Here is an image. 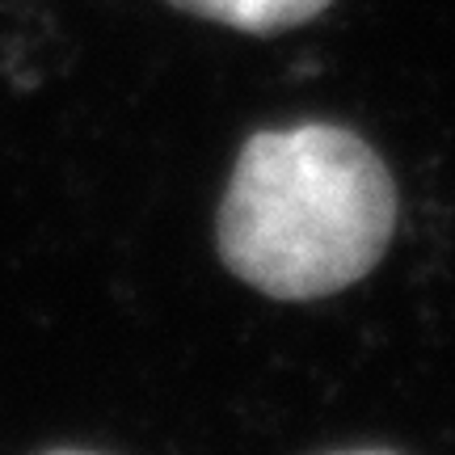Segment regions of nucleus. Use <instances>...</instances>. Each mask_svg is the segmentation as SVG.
Masks as SVG:
<instances>
[{"instance_id":"obj_4","label":"nucleus","mask_w":455,"mask_h":455,"mask_svg":"<svg viewBox=\"0 0 455 455\" xmlns=\"http://www.w3.org/2000/svg\"><path fill=\"white\" fill-rule=\"evenodd\" d=\"M51 455H89V451H51Z\"/></svg>"},{"instance_id":"obj_2","label":"nucleus","mask_w":455,"mask_h":455,"mask_svg":"<svg viewBox=\"0 0 455 455\" xmlns=\"http://www.w3.org/2000/svg\"><path fill=\"white\" fill-rule=\"evenodd\" d=\"M178 9L232 30H249V34H275L287 26H299L325 9L329 0H173Z\"/></svg>"},{"instance_id":"obj_1","label":"nucleus","mask_w":455,"mask_h":455,"mask_svg":"<svg viewBox=\"0 0 455 455\" xmlns=\"http://www.w3.org/2000/svg\"><path fill=\"white\" fill-rule=\"evenodd\" d=\"M396 220L388 169L341 127L261 131L236 156L220 212L228 270L275 299L350 287L384 258Z\"/></svg>"},{"instance_id":"obj_3","label":"nucleus","mask_w":455,"mask_h":455,"mask_svg":"<svg viewBox=\"0 0 455 455\" xmlns=\"http://www.w3.org/2000/svg\"><path fill=\"white\" fill-rule=\"evenodd\" d=\"M346 455H388V451H346Z\"/></svg>"}]
</instances>
